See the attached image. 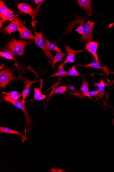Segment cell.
Wrapping results in <instances>:
<instances>
[{"instance_id": "10", "label": "cell", "mask_w": 114, "mask_h": 172, "mask_svg": "<svg viewBox=\"0 0 114 172\" xmlns=\"http://www.w3.org/2000/svg\"><path fill=\"white\" fill-rule=\"evenodd\" d=\"M18 8L22 12L31 16L32 19L37 13V9L35 10L28 4L21 3L18 5Z\"/></svg>"}, {"instance_id": "13", "label": "cell", "mask_w": 114, "mask_h": 172, "mask_svg": "<svg viewBox=\"0 0 114 172\" xmlns=\"http://www.w3.org/2000/svg\"><path fill=\"white\" fill-rule=\"evenodd\" d=\"M38 81H39L35 80L31 81L28 78H25L26 85L23 92V99L22 101V102L24 105H25L26 98L29 95L31 86L32 84L37 82Z\"/></svg>"}, {"instance_id": "31", "label": "cell", "mask_w": 114, "mask_h": 172, "mask_svg": "<svg viewBox=\"0 0 114 172\" xmlns=\"http://www.w3.org/2000/svg\"><path fill=\"white\" fill-rule=\"evenodd\" d=\"M47 97V95H41L40 96L34 98V100L37 101H41L45 99Z\"/></svg>"}, {"instance_id": "33", "label": "cell", "mask_w": 114, "mask_h": 172, "mask_svg": "<svg viewBox=\"0 0 114 172\" xmlns=\"http://www.w3.org/2000/svg\"><path fill=\"white\" fill-rule=\"evenodd\" d=\"M68 88L70 90L72 91H74L75 89L74 86H72L71 84L69 83V85L68 86Z\"/></svg>"}, {"instance_id": "20", "label": "cell", "mask_w": 114, "mask_h": 172, "mask_svg": "<svg viewBox=\"0 0 114 172\" xmlns=\"http://www.w3.org/2000/svg\"><path fill=\"white\" fill-rule=\"evenodd\" d=\"M9 9L5 5L3 1H0V16L3 20L5 15Z\"/></svg>"}, {"instance_id": "11", "label": "cell", "mask_w": 114, "mask_h": 172, "mask_svg": "<svg viewBox=\"0 0 114 172\" xmlns=\"http://www.w3.org/2000/svg\"><path fill=\"white\" fill-rule=\"evenodd\" d=\"M77 2L79 6L86 11L89 17L93 14L91 0H78Z\"/></svg>"}, {"instance_id": "2", "label": "cell", "mask_w": 114, "mask_h": 172, "mask_svg": "<svg viewBox=\"0 0 114 172\" xmlns=\"http://www.w3.org/2000/svg\"><path fill=\"white\" fill-rule=\"evenodd\" d=\"M13 71L8 67H5L0 71V86L6 89L10 82L15 80Z\"/></svg>"}, {"instance_id": "17", "label": "cell", "mask_w": 114, "mask_h": 172, "mask_svg": "<svg viewBox=\"0 0 114 172\" xmlns=\"http://www.w3.org/2000/svg\"><path fill=\"white\" fill-rule=\"evenodd\" d=\"M67 53H62V52L56 51V55L54 56L52 62V66L53 67L57 63L59 62H63L64 57L66 56Z\"/></svg>"}, {"instance_id": "30", "label": "cell", "mask_w": 114, "mask_h": 172, "mask_svg": "<svg viewBox=\"0 0 114 172\" xmlns=\"http://www.w3.org/2000/svg\"><path fill=\"white\" fill-rule=\"evenodd\" d=\"M98 94V91H92L89 92V98L92 100H93V99L91 98V97H96Z\"/></svg>"}, {"instance_id": "24", "label": "cell", "mask_w": 114, "mask_h": 172, "mask_svg": "<svg viewBox=\"0 0 114 172\" xmlns=\"http://www.w3.org/2000/svg\"><path fill=\"white\" fill-rule=\"evenodd\" d=\"M22 95L23 93H22L17 95H10V96H7V95H2V99L5 101L8 99L18 101L22 96Z\"/></svg>"}, {"instance_id": "25", "label": "cell", "mask_w": 114, "mask_h": 172, "mask_svg": "<svg viewBox=\"0 0 114 172\" xmlns=\"http://www.w3.org/2000/svg\"><path fill=\"white\" fill-rule=\"evenodd\" d=\"M67 75L69 76H80V77H81L79 73L78 72L76 68L75 65L72 66L70 69L69 72H68Z\"/></svg>"}, {"instance_id": "18", "label": "cell", "mask_w": 114, "mask_h": 172, "mask_svg": "<svg viewBox=\"0 0 114 172\" xmlns=\"http://www.w3.org/2000/svg\"><path fill=\"white\" fill-rule=\"evenodd\" d=\"M89 83L86 79L85 78H83V83L80 89V91H82L83 93V95L85 96L89 97Z\"/></svg>"}, {"instance_id": "29", "label": "cell", "mask_w": 114, "mask_h": 172, "mask_svg": "<svg viewBox=\"0 0 114 172\" xmlns=\"http://www.w3.org/2000/svg\"><path fill=\"white\" fill-rule=\"evenodd\" d=\"M2 94L6 95L7 96H10V95H17L19 94L18 93L15 91H13L9 92H2Z\"/></svg>"}, {"instance_id": "9", "label": "cell", "mask_w": 114, "mask_h": 172, "mask_svg": "<svg viewBox=\"0 0 114 172\" xmlns=\"http://www.w3.org/2000/svg\"><path fill=\"white\" fill-rule=\"evenodd\" d=\"M18 31L20 33L21 39L35 40L36 39V35L32 34L31 31L26 28L25 26L18 28Z\"/></svg>"}, {"instance_id": "19", "label": "cell", "mask_w": 114, "mask_h": 172, "mask_svg": "<svg viewBox=\"0 0 114 172\" xmlns=\"http://www.w3.org/2000/svg\"><path fill=\"white\" fill-rule=\"evenodd\" d=\"M59 71L55 73V74L52 75L50 77H60V76H64L67 75V72L64 69V64L63 62L58 67Z\"/></svg>"}, {"instance_id": "14", "label": "cell", "mask_w": 114, "mask_h": 172, "mask_svg": "<svg viewBox=\"0 0 114 172\" xmlns=\"http://www.w3.org/2000/svg\"><path fill=\"white\" fill-rule=\"evenodd\" d=\"M4 133L19 135L22 138V139L23 142L28 139V138H27L26 135L21 134L18 131L13 130L6 127H0V133L3 134Z\"/></svg>"}, {"instance_id": "36", "label": "cell", "mask_w": 114, "mask_h": 172, "mask_svg": "<svg viewBox=\"0 0 114 172\" xmlns=\"http://www.w3.org/2000/svg\"><path fill=\"white\" fill-rule=\"evenodd\" d=\"M113 126H114V119H113Z\"/></svg>"}, {"instance_id": "6", "label": "cell", "mask_w": 114, "mask_h": 172, "mask_svg": "<svg viewBox=\"0 0 114 172\" xmlns=\"http://www.w3.org/2000/svg\"><path fill=\"white\" fill-rule=\"evenodd\" d=\"M25 26L18 15L16 16L14 20H13L8 25L5 27L3 31L6 34H10L18 30V28Z\"/></svg>"}, {"instance_id": "4", "label": "cell", "mask_w": 114, "mask_h": 172, "mask_svg": "<svg viewBox=\"0 0 114 172\" xmlns=\"http://www.w3.org/2000/svg\"><path fill=\"white\" fill-rule=\"evenodd\" d=\"M95 24V23L93 21L91 22L89 20L85 24L83 34L81 38V40L85 41V42L93 41V33Z\"/></svg>"}, {"instance_id": "21", "label": "cell", "mask_w": 114, "mask_h": 172, "mask_svg": "<svg viewBox=\"0 0 114 172\" xmlns=\"http://www.w3.org/2000/svg\"><path fill=\"white\" fill-rule=\"evenodd\" d=\"M16 16L14 14V13L12 10L9 9L8 11L5 15L3 20L4 22H6L7 21H12L14 20Z\"/></svg>"}, {"instance_id": "12", "label": "cell", "mask_w": 114, "mask_h": 172, "mask_svg": "<svg viewBox=\"0 0 114 172\" xmlns=\"http://www.w3.org/2000/svg\"><path fill=\"white\" fill-rule=\"evenodd\" d=\"M81 67H91L95 68V69L101 70L104 71V73L107 76L110 74H114V72H110L107 66L102 67L100 65V62L96 61H94L91 63L84 65H81L79 64Z\"/></svg>"}, {"instance_id": "8", "label": "cell", "mask_w": 114, "mask_h": 172, "mask_svg": "<svg viewBox=\"0 0 114 172\" xmlns=\"http://www.w3.org/2000/svg\"><path fill=\"white\" fill-rule=\"evenodd\" d=\"M65 50L67 52V56L65 60L63 62L64 65L69 63H74L75 62V55L84 51L83 50L76 51L73 50L68 45L66 46Z\"/></svg>"}, {"instance_id": "27", "label": "cell", "mask_w": 114, "mask_h": 172, "mask_svg": "<svg viewBox=\"0 0 114 172\" xmlns=\"http://www.w3.org/2000/svg\"><path fill=\"white\" fill-rule=\"evenodd\" d=\"M41 95V91L39 89L34 88V99L40 96Z\"/></svg>"}, {"instance_id": "35", "label": "cell", "mask_w": 114, "mask_h": 172, "mask_svg": "<svg viewBox=\"0 0 114 172\" xmlns=\"http://www.w3.org/2000/svg\"><path fill=\"white\" fill-rule=\"evenodd\" d=\"M114 83V79L113 81L111 83V86Z\"/></svg>"}, {"instance_id": "23", "label": "cell", "mask_w": 114, "mask_h": 172, "mask_svg": "<svg viewBox=\"0 0 114 172\" xmlns=\"http://www.w3.org/2000/svg\"><path fill=\"white\" fill-rule=\"evenodd\" d=\"M0 56L1 57L4 58L16 61V60L14 58V56H13V54L10 53L8 52H0Z\"/></svg>"}, {"instance_id": "28", "label": "cell", "mask_w": 114, "mask_h": 172, "mask_svg": "<svg viewBox=\"0 0 114 172\" xmlns=\"http://www.w3.org/2000/svg\"><path fill=\"white\" fill-rule=\"evenodd\" d=\"M83 25V24H80V26L75 30L76 31H77L79 34L81 35H82L83 34L84 29V26Z\"/></svg>"}, {"instance_id": "34", "label": "cell", "mask_w": 114, "mask_h": 172, "mask_svg": "<svg viewBox=\"0 0 114 172\" xmlns=\"http://www.w3.org/2000/svg\"><path fill=\"white\" fill-rule=\"evenodd\" d=\"M4 21L3 20H1L0 21V28H2V26H3V24L4 23Z\"/></svg>"}, {"instance_id": "37", "label": "cell", "mask_w": 114, "mask_h": 172, "mask_svg": "<svg viewBox=\"0 0 114 172\" xmlns=\"http://www.w3.org/2000/svg\"><path fill=\"white\" fill-rule=\"evenodd\" d=\"M112 89H114V86L112 87Z\"/></svg>"}, {"instance_id": "16", "label": "cell", "mask_w": 114, "mask_h": 172, "mask_svg": "<svg viewBox=\"0 0 114 172\" xmlns=\"http://www.w3.org/2000/svg\"><path fill=\"white\" fill-rule=\"evenodd\" d=\"M45 45L47 50L50 51L51 50L55 51H56L61 52L60 49L55 44L52 43L49 41L44 38Z\"/></svg>"}, {"instance_id": "15", "label": "cell", "mask_w": 114, "mask_h": 172, "mask_svg": "<svg viewBox=\"0 0 114 172\" xmlns=\"http://www.w3.org/2000/svg\"><path fill=\"white\" fill-rule=\"evenodd\" d=\"M68 88V87L65 86H62L60 87H57L53 90L50 94L48 98L47 102L49 100L52 95H59L64 94Z\"/></svg>"}, {"instance_id": "7", "label": "cell", "mask_w": 114, "mask_h": 172, "mask_svg": "<svg viewBox=\"0 0 114 172\" xmlns=\"http://www.w3.org/2000/svg\"><path fill=\"white\" fill-rule=\"evenodd\" d=\"M99 45L98 42H87L86 45V50L92 54L95 61L100 62V60L97 54V50Z\"/></svg>"}, {"instance_id": "32", "label": "cell", "mask_w": 114, "mask_h": 172, "mask_svg": "<svg viewBox=\"0 0 114 172\" xmlns=\"http://www.w3.org/2000/svg\"><path fill=\"white\" fill-rule=\"evenodd\" d=\"M34 1L35 3L37 5L38 7L37 9V12L38 10H39V8L40 6L41 5L43 2L45 1H43V0H35Z\"/></svg>"}, {"instance_id": "5", "label": "cell", "mask_w": 114, "mask_h": 172, "mask_svg": "<svg viewBox=\"0 0 114 172\" xmlns=\"http://www.w3.org/2000/svg\"><path fill=\"white\" fill-rule=\"evenodd\" d=\"M35 35L36 36V39L35 40V43L40 48L44 51L46 56L48 59L51 62H53L54 56L51 53L50 51H48L46 48L45 45L44 40L43 39V35L42 32L40 31L38 33L35 31Z\"/></svg>"}, {"instance_id": "22", "label": "cell", "mask_w": 114, "mask_h": 172, "mask_svg": "<svg viewBox=\"0 0 114 172\" xmlns=\"http://www.w3.org/2000/svg\"><path fill=\"white\" fill-rule=\"evenodd\" d=\"M96 91H98V94L95 97V99L97 101H98L99 102V100L104 97L105 95L104 92L105 87H97Z\"/></svg>"}, {"instance_id": "1", "label": "cell", "mask_w": 114, "mask_h": 172, "mask_svg": "<svg viewBox=\"0 0 114 172\" xmlns=\"http://www.w3.org/2000/svg\"><path fill=\"white\" fill-rule=\"evenodd\" d=\"M30 44V42L25 40H16L12 38L6 46V48L13 54L22 57L24 54V48Z\"/></svg>"}, {"instance_id": "26", "label": "cell", "mask_w": 114, "mask_h": 172, "mask_svg": "<svg viewBox=\"0 0 114 172\" xmlns=\"http://www.w3.org/2000/svg\"><path fill=\"white\" fill-rule=\"evenodd\" d=\"M95 86L97 87H107L109 85V84L104 82V80L102 79L100 82L99 83H96L94 84Z\"/></svg>"}, {"instance_id": "3", "label": "cell", "mask_w": 114, "mask_h": 172, "mask_svg": "<svg viewBox=\"0 0 114 172\" xmlns=\"http://www.w3.org/2000/svg\"><path fill=\"white\" fill-rule=\"evenodd\" d=\"M5 101L11 103L12 105H14L15 107L23 111L26 117V124L27 127H28L26 133H28L30 131L32 121L30 115L28 110H27V109L24 106V105L22 102H21L18 100L16 101L8 99Z\"/></svg>"}]
</instances>
